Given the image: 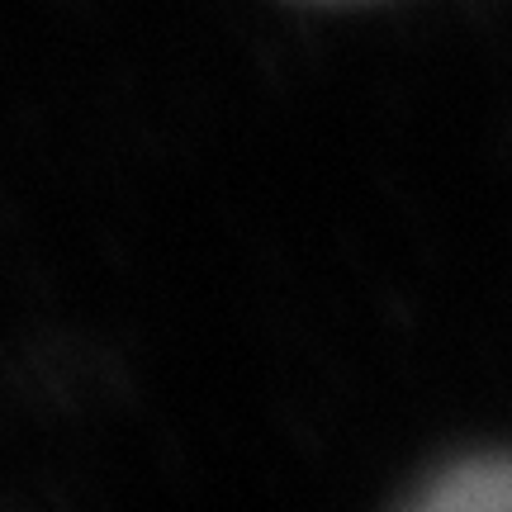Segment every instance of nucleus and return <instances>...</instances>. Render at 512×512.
<instances>
[{"instance_id":"obj_1","label":"nucleus","mask_w":512,"mask_h":512,"mask_svg":"<svg viewBox=\"0 0 512 512\" xmlns=\"http://www.w3.org/2000/svg\"><path fill=\"white\" fill-rule=\"evenodd\" d=\"M427 512H512V460H465L418 498Z\"/></svg>"}]
</instances>
